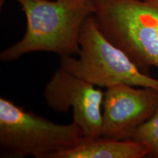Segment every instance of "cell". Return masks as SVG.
I'll return each instance as SVG.
<instances>
[{
	"instance_id": "4",
	"label": "cell",
	"mask_w": 158,
	"mask_h": 158,
	"mask_svg": "<svg viewBox=\"0 0 158 158\" xmlns=\"http://www.w3.org/2000/svg\"><path fill=\"white\" fill-rule=\"evenodd\" d=\"M79 44L78 58L61 57L60 67L70 73L99 87L124 84L158 91L157 79L142 72L125 53L107 40L93 15L82 26Z\"/></svg>"
},
{
	"instance_id": "9",
	"label": "cell",
	"mask_w": 158,
	"mask_h": 158,
	"mask_svg": "<svg viewBox=\"0 0 158 158\" xmlns=\"http://www.w3.org/2000/svg\"><path fill=\"white\" fill-rule=\"evenodd\" d=\"M148 2L153 4V5L155 6L156 8H157V10H158V0H156V1H154V2Z\"/></svg>"
},
{
	"instance_id": "1",
	"label": "cell",
	"mask_w": 158,
	"mask_h": 158,
	"mask_svg": "<svg viewBox=\"0 0 158 158\" xmlns=\"http://www.w3.org/2000/svg\"><path fill=\"white\" fill-rule=\"evenodd\" d=\"M27 27L22 38L0 54L2 62H11L29 53L45 51L60 57L80 53L82 26L94 12V0H16Z\"/></svg>"
},
{
	"instance_id": "8",
	"label": "cell",
	"mask_w": 158,
	"mask_h": 158,
	"mask_svg": "<svg viewBox=\"0 0 158 158\" xmlns=\"http://www.w3.org/2000/svg\"><path fill=\"white\" fill-rule=\"evenodd\" d=\"M132 140L146 144L152 152L158 156V108L149 119L135 130Z\"/></svg>"
},
{
	"instance_id": "7",
	"label": "cell",
	"mask_w": 158,
	"mask_h": 158,
	"mask_svg": "<svg viewBox=\"0 0 158 158\" xmlns=\"http://www.w3.org/2000/svg\"><path fill=\"white\" fill-rule=\"evenodd\" d=\"M148 146L134 140H118L103 136L86 138L55 158H140L151 153Z\"/></svg>"
},
{
	"instance_id": "5",
	"label": "cell",
	"mask_w": 158,
	"mask_h": 158,
	"mask_svg": "<svg viewBox=\"0 0 158 158\" xmlns=\"http://www.w3.org/2000/svg\"><path fill=\"white\" fill-rule=\"evenodd\" d=\"M43 97L51 109L73 111V121L86 138L101 136L104 92L60 67L44 88Z\"/></svg>"
},
{
	"instance_id": "2",
	"label": "cell",
	"mask_w": 158,
	"mask_h": 158,
	"mask_svg": "<svg viewBox=\"0 0 158 158\" xmlns=\"http://www.w3.org/2000/svg\"><path fill=\"white\" fill-rule=\"evenodd\" d=\"M76 122L60 124L0 98L1 157L55 158L84 139Z\"/></svg>"
},
{
	"instance_id": "10",
	"label": "cell",
	"mask_w": 158,
	"mask_h": 158,
	"mask_svg": "<svg viewBox=\"0 0 158 158\" xmlns=\"http://www.w3.org/2000/svg\"><path fill=\"white\" fill-rule=\"evenodd\" d=\"M6 0H0V8H2V7L5 5Z\"/></svg>"
},
{
	"instance_id": "3",
	"label": "cell",
	"mask_w": 158,
	"mask_h": 158,
	"mask_svg": "<svg viewBox=\"0 0 158 158\" xmlns=\"http://www.w3.org/2000/svg\"><path fill=\"white\" fill-rule=\"evenodd\" d=\"M93 17L107 40L138 68H158V10L141 0H94Z\"/></svg>"
},
{
	"instance_id": "6",
	"label": "cell",
	"mask_w": 158,
	"mask_h": 158,
	"mask_svg": "<svg viewBox=\"0 0 158 158\" xmlns=\"http://www.w3.org/2000/svg\"><path fill=\"white\" fill-rule=\"evenodd\" d=\"M158 108V91L116 85L106 88L102 102L101 136L132 139L135 130Z\"/></svg>"
},
{
	"instance_id": "11",
	"label": "cell",
	"mask_w": 158,
	"mask_h": 158,
	"mask_svg": "<svg viewBox=\"0 0 158 158\" xmlns=\"http://www.w3.org/2000/svg\"><path fill=\"white\" fill-rule=\"evenodd\" d=\"M141 1H144V2H154V1H156V0H141Z\"/></svg>"
}]
</instances>
